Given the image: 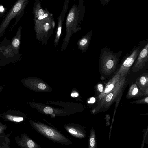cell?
<instances>
[{
  "label": "cell",
  "mask_w": 148,
  "mask_h": 148,
  "mask_svg": "<svg viewBox=\"0 0 148 148\" xmlns=\"http://www.w3.org/2000/svg\"><path fill=\"white\" fill-rule=\"evenodd\" d=\"M126 77H121L112 90L97 103L96 107L92 111L94 114L100 112H105L115 101L116 104H118L126 85Z\"/></svg>",
  "instance_id": "cell-1"
},
{
  "label": "cell",
  "mask_w": 148,
  "mask_h": 148,
  "mask_svg": "<svg viewBox=\"0 0 148 148\" xmlns=\"http://www.w3.org/2000/svg\"><path fill=\"white\" fill-rule=\"evenodd\" d=\"M29 1V0H17L5 14L0 25V37L4 34L13 19L16 18V20L10 31H12L17 25L23 15L24 10Z\"/></svg>",
  "instance_id": "cell-2"
},
{
  "label": "cell",
  "mask_w": 148,
  "mask_h": 148,
  "mask_svg": "<svg viewBox=\"0 0 148 148\" xmlns=\"http://www.w3.org/2000/svg\"><path fill=\"white\" fill-rule=\"evenodd\" d=\"M100 59V66L102 73L107 76L114 72L119 59L118 56L110 50H103Z\"/></svg>",
  "instance_id": "cell-3"
},
{
  "label": "cell",
  "mask_w": 148,
  "mask_h": 148,
  "mask_svg": "<svg viewBox=\"0 0 148 148\" xmlns=\"http://www.w3.org/2000/svg\"><path fill=\"white\" fill-rule=\"evenodd\" d=\"M85 7L82 0H80L78 4H74L67 16L66 25L68 29L78 26L83 18Z\"/></svg>",
  "instance_id": "cell-4"
},
{
  "label": "cell",
  "mask_w": 148,
  "mask_h": 148,
  "mask_svg": "<svg viewBox=\"0 0 148 148\" xmlns=\"http://www.w3.org/2000/svg\"><path fill=\"white\" fill-rule=\"evenodd\" d=\"M140 51L139 47L136 48L124 61L119 69L121 77H127L130 69L137 58Z\"/></svg>",
  "instance_id": "cell-5"
},
{
  "label": "cell",
  "mask_w": 148,
  "mask_h": 148,
  "mask_svg": "<svg viewBox=\"0 0 148 148\" xmlns=\"http://www.w3.org/2000/svg\"><path fill=\"white\" fill-rule=\"evenodd\" d=\"M136 58L133 66L132 67V71L134 72H137L142 69L148 61V43L140 51Z\"/></svg>",
  "instance_id": "cell-6"
},
{
  "label": "cell",
  "mask_w": 148,
  "mask_h": 148,
  "mask_svg": "<svg viewBox=\"0 0 148 148\" xmlns=\"http://www.w3.org/2000/svg\"><path fill=\"white\" fill-rule=\"evenodd\" d=\"M121 77L118 69L116 73L106 84L103 91L98 96L97 103L112 90Z\"/></svg>",
  "instance_id": "cell-7"
},
{
  "label": "cell",
  "mask_w": 148,
  "mask_h": 148,
  "mask_svg": "<svg viewBox=\"0 0 148 148\" xmlns=\"http://www.w3.org/2000/svg\"><path fill=\"white\" fill-rule=\"evenodd\" d=\"M34 125L36 127L39 131L51 138L60 141H63L64 139V137L61 135L45 126L36 123H35Z\"/></svg>",
  "instance_id": "cell-8"
},
{
  "label": "cell",
  "mask_w": 148,
  "mask_h": 148,
  "mask_svg": "<svg viewBox=\"0 0 148 148\" xmlns=\"http://www.w3.org/2000/svg\"><path fill=\"white\" fill-rule=\"evenodd\" d=\"M21 30L22 27L20 26L18 28L15 35L11 40L10 43L14 53L16 55H18L20 54L19 49Z\"/></svg>",
  "instance_id": "cell-9"
},
{
  "label": "cell",
  "mask_w": 148,
  "mask_h": 148,
  "mask_svg": "<svg viewBox=\"0 0 148 148\" xmlns=\"http://www.w3.org/2000/svg\"><path fill=\"white\" fill-rule=\"evenodd\" d=\"M136 83L142 91H144L148 87V77L147 74H143L136 81Z\"/></svg>",
  "instance_id": "cell-10"
},
{
  "label": "cell",
  "mask_w": 148,
  "mask_h": 148,
  "mask_svg": "<svg viewBox=\"0 0 148 148\" xmlns=\"http://www.w3.org/2000/svg\"><path fill=\"white\" fill-rule=\"evenodd\" d=\"M89 33L88 35L82 38L80 42V45L83 48L87 47L89 43L90 37L91 36L92 34L91 31Z\"/></svg>",
  "instance_id": "cell-11"
},
{
  "label": "cell",
  "mask_w": 148,
  "mask_h": 148,
  "mask_svg": "<svg viewBox=\"0 0 148 148\" xmlns=\"http://www.w3.org/2000/svg\"><path fill=\"white\" fill-rule=\"evenodd\" d=\"M139 92V89L138 88L137 85L135 84H132L131 86L129 91H128V94H130L131 95L130 96H132V97L133 96H135L137 94H138Z\"/></svg>",
  "instance_id": "cell-12"
},
{
  "label": "cell",
  "mask_w": 148,
  "mask_h": 148,
  "mask_svg": "<svg viewBox=\"0 0 148 148\" xmlns=\"http://www.w3.org/2000/svg\"><path fill=\"white\" fill-rule=\"evenodd\" d=\"M10 41L6 38L0 42V56L5 47L10 43Z\"/></svg>",
  "instance_id": "cell-13"
},
{
  "label": "cell",
  "mask_w": 148,
  "mask_h": 148,
  "mask_svg": "<svg viewBox=\"0 0 148 148\" xmlns=\"http://www.w3.org/2000/svg\"><path fill=\"white\" fill-rule=\"evenodd\" d=\"M5 118L8 120L15 122H19L23 120L22 117L6 115Z\"/></svg>",
  "instance_id": "cell-14"
},
{
  "label": "cell",
  "mask_w": 148,
  "mask_h": 148,
  "mask_svg": "<svg viewBox=\"0 0 148 148\" xmlns=\"http://www.w3.org/2000/svg\"><path fill=\"white\" fill-rule=\"evenodd\" d=\"M7 9L3 5L0 4V17L2 18L5 15Z\"/></svg>",
  "instance_id": "cell-15"
},
{
  "label": "cell",
  "mask_w": 148,
  "mask_h": 148,
  "mask_svg": "<svg viewBox=\"0 0 148 148\" xmlns=\"http://www.w3.org/2000/svg\"><path fill=\"white\" fill-rule=\"evenodd\" d=\"M44 112L46 114H51L53 112V109L49 107H46L43 110Z\"/></svg>",
  "instance_id": "cell-16"
},
{
  "label": "cell",
  "mask_w": 148,
  "mask_h": 148,
  "mask_svg": "<svg viewBox=\"0 0 148 148\" xmlns=\"http://www.w3.org/2000/svg\"><path fill=\"white\" fill-rule=\"evenodd\" d=\"M94 136V135L92 134V136H91L90 139V145L92 147H93L95 145V142Z\"/></svg>",
  "instance_id": "cell-17"
},
{
  "label": "cell",
  "mask_w": 148,
  "mask_h": 148,
  "mask_svg": "<svg viewBox=\"0 0 148 148\" xmlns=\"http://www.w3.org/2000/svg\"><path fill=\"white\" fill-rule=\"evenodd\" d=\"M35 145L34 143L32 140H29L27 141L26 146L28 147L32 148L34 147Z\"/></svg>",
  "instance_id": "cell-18"
},
{
  "label": "cell",
  "mask_w": 148,
  "mask_h": 148,
  "mask_svg": "<svg viewBox=\"0 0 148 148\" xmlns=\"http://www.w3.org/2000/svg\"><path fill=\"white\" fill-rule=\"evenodd\" d=\"M97 88L99 91L101 93L104 90V88L103 84L101 83L97 85Z\"/></svg>",
  "instance_id": "cell-19"
},
{
  "label": "cell",
  "mask_w": 148,
  "mask_h": 148,
  "mask_svg": "<svg viewBox=\"0 0 148 148\" xmlns=\"http://www.w3.org/2000/svg\"><path fill=\"white\" fill-rule=\"evenodd\" d=\"M99 1L101 4L104 6L108 3L110 0H99Z\"/></svg>",
  "instance_id": "cell-20"
},
{
  "label": "cell",
  "mask_w": 148,
  "mask_h": 148,
  "mask_svg": "<svg viewBox=\"0 0 148 148\" xmlns=\"http://www.w3.org/2000/svg\"><path fill=\"white\" fill-rule=\"evenodd\" d=\"M38 87L40 89L44 90L46 88V86L43 83H40L38 85Z\"/></svg>",
  "instance_id": "cell-21"
},
{
  "label": "cell",
  "mask_w": 148,
  "mask_h": 148,
  "mask_svg": "<svg viewBox=\"0 0 148 148\" xmlns=\"http://www.w3.org/2000/svg\"><path fill=\"white\" fill-rule=\"evenodd\" d=\"M69 132L71 134H77V132L75 130H73V129H70L69 130Z\"/></svg>",
  "instance_id": "cell-22"
},
{
  "label": "cell",
  "mask_w": 148,
  "mask_h": 148,
  "mask_svg": "<svg viewBox=\"0 0 148 148\" xmlns=\"http://www.w3.org/2000/svg\"><path fill=\"white\" fill-rule=\"evenodd\" d=\"M95 101V99L93 97H92L90 99V101H88V103H93Z\"/></svg>",
  "instance_id": "cell-23"
},
{
  "label": "cell",
  "mask_w": 148,
  "mask_h": 148,
  "mask_svg": "<svg viewBox=\"0 0 148 148\" xmlns=\"http://www.w3.org/2000/svg\"><path fill=\"white\" fill-rule=\"evenodd\" d=\"M71 95L72 97H77L78 96V94L77 93H73L71 94Z\"/></svg>",
  "instance_id": "cell-24"
},
{
  "label": "cell",
  "mask_w": 148,
  "mask_h": 148,
  "mask_svg": "<svg viewBox=\"0 0 148 148\" xmlns=\"http://www.w3.org/2000/svg\"><path fill=\"white\" fill-rule=\"evenodd\" d=\"M4 127H5L4 126L3 127L2 125H1V126L0 125V133L2 132V131L3 130H4V129H3V128Z\"/></svg>",
  "instance_id": "cell-25"
},
{
  "label": "cell",
  "mask_w": 148,
  "mask_h": 148,
  "mask_svg": "<svg viewBox=\"0 0 148 148\" xmlns=\"http://www.w3.org/2000/svg\"><path fill=\"white\" fill-rule=\"evenodd\" d=\"M145 100L146 103H148V97H147L146 98H145Z\"/></svg>",
  "instance_id": "cell-26"
},
{
  "label": "cell",
  "mask_w": 148,
  "mask_h": 148,
  "mask_svg": "<svg viewBox=\"0 0 148 148\" xmlns=\"http://www.w3.org/2000/svg\"><path fill=\"white\" fill-rule=\"evenodd\" d=\"M3 87L2 86H0V92L2 91L3 90Z\"/></svg>",
  "instance_id": "cell-27"
},
{
  "label": "cell",
  "mask_w": 148,
  "mask_h": 148,
  "mask_svg": "<svg viewBox=\"0 0 148 148\" xmlns=\"http://www.w3.org/2000/svg\"><path fill=\"white\" fill-rule=\"evenodd\" d=\"M1 114H0V115H1Z\"/></svg>",
  "instance_id": "cell-28"
},
{
  "label": "cell",
  "mask_w": 148,
  "mask_h": 148,
  "mask_svg": "<svg viewBox=\"0 0 148 148\" xmlns=\"http://www.w3.org/2000/svg\"><path fill=\"white\" fill-rule=\"evenodd\" d=\"M148 1V0H147Z\"/></svg>",
  "instance_id": "cell-29"
}]
</instances>
